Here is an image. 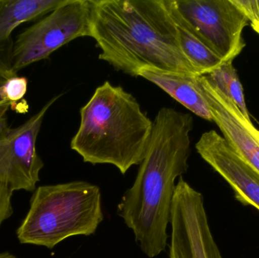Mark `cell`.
I'll return each mask as SVG.
<instances>
[{"instance_id": "cell-16", "label": "cell", "mask_w": 259, "mask_h": 258, "mask_svg": "<svg viewBox=\"0 0 259 258\" xmlns=\"http://www.w3.org/2000/svg\"><path fill=\"white\" fill-rule=\"evenodd\" d=\"M246 15L252 28L259 35V0H232Z\"/></svg>"}, {"instance_id": "cell-19", "label": "cell", "mask_w": 259, "mask_h": 258, "mask_svg": "<svg viewBox=\"0 0 259 258\" xmlns=\"http://www.w3.org/2000/svg\"><path fill=\"white\" fill-rule=\"evenodd\" d=\"M9 107H11L9 104L0 106V139L5 136L9 129L10 128L8 124L7 117H6V113H7Z\"/></svg>"}, {"instance_id": "cell-14", "label": "cell", "mask_w": 259, "mask_h": 258, "mask_svg": "<svg viewBox=\"0 0 259 258\" xmlns=\"http://www.w3.org/2000/svg\"><path fill=\"white\" fill-rule=\"evenodd\" d=\"M205 76L234 102L245 119L251 121L250 115L245 100L243 85L233 65V62H224L219 68L209 74H205Z\"/></svg>"}, {"instance_id": "cell-12", "label": "cell", "mask_w": 259, "mask_h": 258, "mask_svg": "<svg viewBox=\"0 0 259 258\" xmlns=\"http://www.w3.org/2000/svg\"><path fill=\"white\" fill-rule=\"evenodd\" d=\"M161 88L186 109L208 121H213L209 105L198 83L197 76L181 75L153 70H143L139 74Z\"/></svg>"}, {"instance_id": "cell-15", "label": "cell", "mask_w": 259, "mask_h": 258, "mask_svg": "<svg viewBox=\"0 0 259 258\" xmlns=\"http://www.w3.org/2000/svg\"><path fill=\"white\" fill-rule=\"evenodd\" d=\"M27 89V80L26 77H15L9 78L3 86V94L6 101L10 104L11 107L15 109L18 101L25 95Z\"/></svg>"}, {"instance_id": "cell-4", "label": "cell", "mask_w": 259, "mask_h": 258, "mask_svg": "<svg viewBox=\"0 0 259 258\" xmlns=\"http://www.w3.org/2000/svg\"><path fill=\"white\" fill-rule=\"evenodd\" d=\"M100 187L85 181L39 186L17 230L21 243L54 248L74 236H91L103 222Z\"/></svg>"}, {"instance_id": "cell-18", "label": "cell", "mask_w": 259, "mask_h": 258, "mask_svg": "<svg viewBox=\"0 0 259 258\" xmlns=\"http://www.w3.org/2000/svg\"><path fill=\"white\" fill-rule=\"evenodd\" d=\"M15 76H18V74H15L12 71L10 67L0 62V106H3V105L9 104L6 101L4 94H3V86L9 78H12V77H15Z\"/></svg>"}, {"instance_id": "cell-21", "label": "cell", "mask_w": 259, "mask_h": 258, "mask_svg": "<svg viewBox=\"0 0 259 258\" xmlns=\"http://www.w3.org/2000/svg\"><path fill=\"white\" fill-rule=\"evenodd\" d=\"M258 136H259V133H258Z\"/></svg>"}, {"instance_id": "cell-1", "label": "cell", "mask_w": 259, "mask_h": 258, "mask_svg": "<svg viewBox=\"0 0 259 258\" xmlns=\"http://www.w3.org/2000/svg\"><path fill=\"white\" fill-rule=\"evenodd\" d=\"M193 118L173 108L160 109L134 184L123 195L118 214L149 258L167 245L175 180L187 173Z\"/></svg>"}, {"instance_id": "cell-5", "label": "cell", "mask_w": 259, "mask_h": 258, "mask_svg": "<svg viewBox=\"0 0 259 258\" xmlns=\"http://www.w3.org/2000/svg\"><path fill=\"white\" fill-rule=\"evenodd\" d=\"M170 15L218 55L233 62L246 46L243 32L249 24L232 0H165Z\"/></svg>"}, {"instance_id": "cell-17", "label": "cell", "mask_w": 259, "mask_h": 258, "mask_svg": "<svg viewBox=\"0 0 259 258\" xmlns=\"http://www.w3.org/2000/svg\"><path fill=\"white\" fill-rule=\"evenodd\" d=\"M12 194L13 191L7 185L0 182V227L2 224L13 214Z\"/></svg>"}, {"instance_id": "cell-20", "label": "cell", "mask_w": 259, "mask_h": 258, "mask_svg": "<svg viewBox=\"0 0 259 258\" xmlns=\"http://www.w3.org/2000/svg\"><path fill=\"white\" fill-rule=\"evenodd\" d=\"M0 258H18L9 252L0 253Z\"/></svg>"}, {"instance_id": "cell-3", "label": "cell", "mask_w": 259, "mask_h": 258, "mask_svg": "<svg viewBox=\"0 0 259 258\" xmlns=\"http://www.w3.org/2000/svg\"><path fill=\"white\" fill-rule=\"evenodd\" d=\"M80 115L71 148L83 162L114 165L122 174L141 164L153 121L132 94L106 81L80 109Z\"/></svg>"}, {"instance_id": "cell-7", "label": "cell", "mask_w": 259, "mask_h": 258, "mask_svg": "<svg viewBox=\"0 0 259 258\" xmlns=\"http://www.w3.org/2000/svg\"><path fill=\"white\" fill-rule=\"evenodd\" d=\"M170 258H222L208 224L202 194L182 176L170 212Z\"/></svg>"}, {"instance_id": "cell-6", "label": "cell", "mask_w": 259, "mask_h": 258, "mask_svg": "<svg viewBox=\"0 0 259 258\" xmlns=\"http://www.w3.org/2000/svg\"><path fill=\"white\" fill-rule=\"evenodd\" d=\"M91 37L89 0H66L27 27L14 42L11 64L17 72L48 59L52 53L79 37Z\"/></svg>"}, {"instance_id": "cell-13", "label": "cell", "mask_w": 259, "mask_h": 258, "mask_svg": "<svg viewBox=\"0 0 259 258\" xmlns=\"http://www.w3.org/2000/svg\"><path fill=\"white\" fill-rule=\"evenodd\" d=\"M173 19L178 28L181 50L198 76L209 74L224 63L216 53L199 40L182 23Z\"/></svg>"}, {"instance_id": "cell-8", "label": "cell", "mask_w": 259, "mask_h": 258, "mask_svg": "<svg viewBox=\"0 0 259 258\" xmlns=\"http://www.w3.org/2000/svg\"><path fill=\"white\" fill-rule=\"evenodd\" d=\"M61 95L50 99L19 127L9 128L0 139V182L13 192H34L44 164L36 151V140L46 114Z\"/></svg>"}, {"instance_id": "cell-11", "label": "cell", "mask_w": 259, "mask_h": 258, "mask_svg": "<svg viewBox=\"0 0 259 258\" xmlns=\"http://www.w3.org/2000/svg\"><path fill=\"white\" fill-rule=\"evenodd\" d=\"M66 0H0V62L12 68L13 30L50 13Z\"/></svg>"}, {"instance_id": "cell-9", "label": "cell", "mask_w": 259, "mask_h": 258, "mask_svg": "<svg viewBox=\"0 0 259 258\" xmlns=\"http://www.w3.org/2000/svg\"><path fill=\"white\" fill-rule=\"evenodd\" d=\"M197 80L209 105L213 122L231 148L259 177L258 130L205 75L197 76Z\"/></svg>"}, {"instance_id": "cell-10", "label": "cell", "mask_w": 259, "mask_h": 258, "mask_svg": "<svg viewBox=\"0 0 259 258\" xmlns=\"http://www.w3.org/2000/svg\"><path fill=\"white\" fill-rule=\"evenodd\" d=\"M196 149L232 188L237 201L259 211V177L223 136L214 130L205 132L196 142Z\"/></svg>"}, {"instance_id": "cell-2", "label": "cell", "mask_w": 259, "mask_h": 258, "mask_svg": "<svg viewBox=\"0 0 259 258\" xmlns=\"http://www.w3.org/2000/svg\"><path fill=\"white\" fill-rule=\"evenodd\" d=\"M91 37L99 59L139 77L153 70L196 77L180 45L165 0H89Z\"/></svg>"}]
</instances>
